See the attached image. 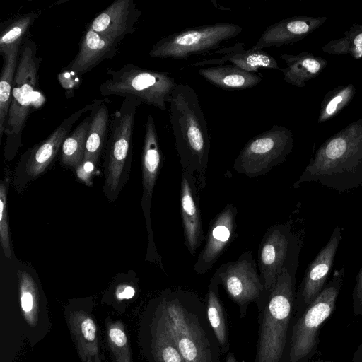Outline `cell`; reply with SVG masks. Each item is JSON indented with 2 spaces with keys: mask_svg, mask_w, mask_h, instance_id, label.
<instances>
[{
  "mask_svg": "<svg viewBox=\"0 0 362 362\" xmlns=\"http://www.w3.org/2000/svg\"><path fill=\"white\" fill-rule=\"evenodd\" d=\"M156 311L185 362H220V344L199 296L181 288L166 290Z\"/></svg>",
  "mask_w": 362,
  "mask_h": 362,
  "instance_id": "1",
  "label": "cell"
},
{
  "mask_svg": "<svg viewBox=\"0 0 362 362\" xmlns=\"http://www.w3.org/2000/svg\"><path fill=\"white\" fill-rule=\"evenodd\" d=\"M170 122L182 173L194 177L199 191L206 185L211 137L195 90L178 83L170 99Z\"/></svg>",
  "mask_w": 362,
  "mask_h": 362,
  "instance_id": "2",
  "label": "cell"
},
{
  "mask_svg": "<svg viewBox=\"0 0 362 362\" xmlns=\"http://www.w3.org/2000/svg\"><path fill=\"white\" fill-rule=\"evenodd\" d=\"M310 182L340 193L362 186V124H351L321 145L293 187Z\"/></svg>",
  "mask_w": 362,
  "mask_h": 362,
  "instance_id": "3",
  "label": "cell"
},
{
  "mask_svg": "<svg viewBox=\"0 0 362 362\" xmlns=\"http://www.w3.org/2000/svg\"><path fill=\"white\" fill-rule=\"evenodd\" d=\"M42 57L37 55L35 42L29 38L23 41L14 77L11 102L4 127L5 157L13 158L22 145V134L32 110L45 101L38 89L39 70Z\"/></svg>",
  "mask_w": 362,
  "mask_h": 362,
  "instance_id": "4",
  "label": "cell"
},
{
  "mask_svg": "<svg viewBox=\"0 0 362 362\" xmlns=\"http://www.w3.org/2000/svg\"><path fill=\"white\" fill-rule=\"evenodd\" d=\"M296 298V276L284 271L259 306L262 310L255 362H281Z\"/></svg>",
  "mask_w": 362,
  "mask_h": 362,
  "instance_id": "5",
  "label": "cell"
},
{
  "mask_svg": "<svg viewBox=\"0 0 362 362\" xmlns=\"http://www.w3.org/2000/svg\"><path fill=\"white\" fill-rule=\"evenodd\" d=\"M110 78L99 86L102 96L132 97L141 104L166 110L167 103L178 83L168 72L127 64L119 70L107 69Z\"/></svg>",
  "mask_w": 362,
  "mask_h": 362,
  "instance_id": "6",
  "label": "cell"
},
{
  "mask_svg": "<svg viewBox=\"0 0 362 362\" xmlns=\"http://www.w3.org/2000/svg\"><path fill=\"white\" fill-rule=\"evenodd\" d=\"M301 248L302 240L291 223H277L267 229L257 252V266L264 288L258 306L269 295L284 271L296 275Z\"/></svg>",
  "mask_w": 362,
  "mask_h": 362,
  "instance_id": "7",
  "label": "cell"
},
{
  "mask_svg": "<svg viewBox=\"0 0 362 362\" xmlns=\"http://www.w3.org/2000/svg\"><path fill=\"white\" fill-rule=\"evenodd\" d=\"M141 105L134 98H124L120 107L110 117L104 163V189L107 195L119 189L131 163L135 117Z\"/></svg>",
  "mask_w": 362,
  "mask_h": 362,
  "instance_id": "8",
  "label": "cell"
},
{
  "mask_svg": "<svg viewBox=\"0 0 362 362\" xmlns=\"http://www.w3.org/2000/svg\"><path fill=\"white\" fill-rule=\"evenodd\" d=\"M243 28L231 23H216L187 28L160 38L149 52L153 58L185 59L218 49L221 43L238 36Z\"/></svg>",
  "mask_w": 362,
  "mask_h": 362,
  "instance_id": "9",
  "label": "cell"
},
{
  "mask_svg": "<svg viewBox=\"0 0 362 362\" xmlns=\"http://www.w3.org/2000/svg\"><path fill=\"white\" fill-rule=\"evenodd\" d=\"M345 276L344 268L334 271L333 276L319 296L308 306L292 329L290 362H298L317 346L321 325L333 312Z\"/></svg>",
  "mask_w": 362,
  "mask_h": 362,
  "instance_id": "10",
  "label": "cell"
},
{
  "mask_svg": "<svg viewBox=\"0 0 362 362\" xmlns=\"http://www.w3.org/2000/svg\"><path fill=\"white\" fill-rule=\"evenodd\" d=\"M293 145L291 132L285 127L273 125L245 144L234 160L233 168L250 178L266 175L286 161Z\"/></svg>",
  "mask_w": 362,
  "mask_h": 362,
  "instance_id": "11",
  "label": "cell"
},
{
  "mask_svg": "<svg viewBox=\"0 0 362 362\" xmlns=\"http://www.w3.org/2000/svg\"><path fill=\"white\" fill-rule=\"evenodd\" d=\"M211 278L223 286L228 298L238 306L241 318L250 303L258 304L263 297L264 285L249 250L241 253L236 260L222 264Z\"/></svg>",
  "mask_w": 362,
  "mask_h": 362,
  "instance_id": "12",
  "label": "cell"
},
{
  "mask_svg": "<svg viewBox=\"0 0 362 362\" xmlns=\"http://www.w3.org/2000/svg\"><path fill=\"white\" fill-rule=\"evenodd\" d=\"M144 138L141 154V172L143 196L141 206L144 211L148 237L147 258L162 263L161 257L158 254L153 240V233L151 222V205L153 189L163 161V156L160 148L158 136L155 121L151 115H148L144 124Z\"/></svg>",
  "mask_w": 362,
  "mask_h": 362,
  "instance_id": "13",
  "label": "cell"
},
{
  "mask_svg": "<svg viewBox=\"0 0 362 362\" xmlns=\"http://www.w3.org/2000/svg\"><path fill=\"white\" fill-rule=\"evenodd\" d=\"M238 209L228 204L211 219L204 248L194 265L197 274L209 272L236 237Z\"/></svg>",
  "mask_w": 362,
  "mask_h": 362,
  "instance_id": "14",
  "label": "cell"
},
{
  "mask_svg": "<svg viewBox=\"0 0 362 362\" xmlns=\"http://www.w3.org/2000/svg\"><path fill=\"white\" fill-rule=\"evenodd\" d=\"M95 100L72 113L64 119L54 131L45 140L29 148L22 157V163L25 173L30 177H37L42 173L50 165L64 139L71 131L74 124L83 114L93 109L97 103Z\"/></svg>",
  "mask_w": 362,
  "mask_h": 362,
  "instance_id": "15",
  "label": "cell"
},
{
  "mask_svg": "<svg viewBox=\"0 0 362 362\" xmlns=\"http://www.w3.org/2000/svg\"><path fill=\"white\" fill-rule=\"evenodd\" d=\"M341 238V228L337 226L327 244L308 265L296 292V300L303 305L308 307L325 286Z\"/></svg>",
  "mask_w": 362,
  "mask_h": 362,
  "instance_id": "16",
  "label": "cell"
},
{
  "mask_svg": "<svg viewBox=\"0 0 362 362\" xmlns=\"http://www.w3.org/2000/svg\"><path fill=\"white\" fill-rule=\"evenodd\" d=\"M141 15L133 0H116L98 14L88 28L111 40L121 42L136 30Z\"/></svg>",
  "mask_w": 362,
  "mask_h": 362,
  "instance_id": "17",
  "label": "cell"
},
{
  "mask_svg": "<svg viewBox=\"0 0 362 362\" xmlns=\"http://www.w3.org/2000/svg\"><path fill=\"white\" fill-rule=\"evenodd\" d=\"M180 209L185 245L194 255L205 240L199 190L194 177L182 173L180 190Z\"/></svg>",
  "mask_w": 362,
  "mask_h": 362,
  "instance_id": "18",
  "label": "cell"
},
{
  "mask_svg": "<svg viewBox=\"0 0 362 362\" xmlns=\"http://www.w3.org/2000/svg\"><path fill=\"white\" fill-rule=\"evenodd\" d=\"M119 45L88 28L81 37L77 54L65 69L81 78L105 59L113 58L118 52Z\"/></svg>",
  "mask_w": 362,
  "mask_h": 362,
  "instance_id": "19",
  "label": "cell"
},
{
  "mask_svg": "<svg viewBox=\"0 0 362 362\" xmlns=\"http://www.w3.org/2000/svg\"><path fill=\"white\" fill-rule=\"evenodd\" d=\"M326 18L293 16L284 18L267 27L257 42L251 48L263 49L293 44L303 39L318 28Z\"/></svg>",
  "mask_w": 362,
  "mask_h": 362,
  "instance_id": "20",
  "label": "cell"
},
{
  "mask_svg": "<svg viewBox=\"0 0 362 362\" xmlns=\"http://www.w3.org/2000/svg\"><path fill=\"white\" fill-rule=\"evenodd\" d=\"M218 57L203 59L191 64L190 67L223 65L226 62L247 71L257 73L259 69L280 70L276 59L263 49H245L243 43L221 47L216 52Z\"/></svg>",
  "mask_w": 362,
  "mask_h": 362,
  "instance_id": "21",
  "label": "cell"
},
{
  "mask_svg": "<svg viewBox=\"0 0 362 362\" xmlns=\"http://www.w3.org/2000/svg\"><path fill=\"white\" fill-rule=\"evenodd\" d=\"M198 74L212 85L224 90H245L257 86L262 76L225 64L200 68Z\"/></svg>",
  "mask_w": 362,
  "mask_h": 362,
  "instance_id": "22",
  "label": "cell"
},
{
  "mask_svg": "<svg viewBox=\"0 0 362 362\" xmlns=\"http://www.w3.org/2000/svg\"><path fill=\"white\" fill-rule=\"evenodd\" d=\"M68 325L82 362L100 356L97 326L88 313L83 310L70 313Z\"/></svg>",
  "mask_w": 362,
  "mask_h": 362,
  "instance_id": "23",
  "label": "cell"
},
{
  "mask_svg": "<svg viewBox=\"0 0 362 362\" xmlns=\"http://www.w3.org/2000/svg\"><path fill=\"white\" fill-rule=\"evenodd\" d=\"M281 58L287 65L279 70L284 74V80L297 87H304L305 82L319 75L327 64L325 59L308 52L298 55L284 54Z\"/></svg>",
  "mask_w": 362,
  "mask_h": 362,
  "instance_id": "24",
  "label": "cell"
},
{
  "mask_svg": "<svg viewBox=\"0 0 362 362\" xmlns=\"http://www.w3.org/2000/svg\"><path fill=\"white\" fill-rule=\"evenodd\" d=\"M90 112V126L83 158L98 159L107 139L110 120L109 108L103 100H98Z\"/></svg>",
  "mask_w": 362,
  "mask_h": 362,
  "instance_id": "25",
  "label": "cell"
},
{
  "mask_svg": "<svg viewBox=\"0 0 362 362\" xmlns=\"http://www.w3.org/2000/svg\"><path fill=\"white\" fill-rule=\"evenodd\" d=\"M17 45L2 54L3 66L0 78V137L4 133V127L8 114L14 77L17 69L20 48Z\"/></svg>",
  "mask_w": 362,
  "mask_h": 362,
  "instance_id": "26",
  "label": "cell"
},
{
  "mask_svg": "<svg viewBox=\"0 0 362 362\" xmlns=\"http://www.w3.org/2000/svg\"><path fill=\"white\" fill-rule=\"evenodd\" d=\"M151 351L154 362H185L156 310L151 325Z\"/></svg>",
  "mask_w": 362,
  "mask_h": 362,
  "instance_id": "27",
  "label": "cell"
},
{
  "mask_svg": "<svg viewBox=\"0 0 362 362\" xmlns=\"http://www.w3.org/2000/svg\"><path fill=\"white\" fill-rule=\"evenodd\" d=\"M218 286L211 278L208 286L205 305L208 320L223 354L229 352V346L225 313L219 298Z\"/></svg>",
  "mask_w": 362,
  "mask_h": 362,
  "instance_id": "28",
  "label": "cell"
},
{
  "mask_svg": "<svg viewBox=\"0 0 362 362\" xmlns=\"http://www.w3.org/2000/svg\"><path fill=\"white\" fill-rule=\"evenodd\" d=\"M90 120V115L86 117L64 139L61 148L62 164L76 168L83 161Z\"/></svg>",
  "mask_w": 362,
  "mask_h": 362,
  "instance_id": "29",
  "label": "cell"
},
{
  "mask_svg": "<svg viewBox=\"0 0 362 362\" xmlns=\"http://www.w3.org/2000/svg\"><path fill=\"white\" fill-rule=\"evenodd\" d=\"M39 15V12L33 11L18 16L6 24L0 34L1 55L13 47L21 45L25 34Z\"/></svg>",
  "mask_w": 362,
  "mask_h": 362,
  "instance_id": "30",
  "label": "cell"
},
{
  "mask_svg": "<svg viewBox=\"0 0 362 362\" xmlns=\"http://www.w3.org/2000/svg\"><path fill=\"white\" fill-rule=\"evenodd\" d=\"M18 279L21 310L27 322L34 327L38 317L37 288L33 278L25 272H19Z\"/></svg>",
  "mask_w": 362,
  "mask_h": 362,
  "instance_id": "31",
  "label": "cell"
},
{
  "mask_svg": "<svg viewBox=\"0 0 362 362\" xmlns=\"http://www.w3.org/2000/svg\"><path fill=\"white\" fill-rule=\"evenodd\" d=\"M106 337L113 362H132L129 340L120 321L107 322Z\"/></svg>",
  "mask_w": 362,
  "mask_h": 362,
  "instance_id": "32",
  "label": "cell"
},
{
  "mask_svg": "<svg viewBox=\"0 0 362 362\" xmlns=\"http://www.w3.org/2000/svg\"><path fill=\"white\" fill-rule=\"evenodd\" d=\"M323 49L326 52L351 53L355 58L362 57V26L355 25L346 33L344 37L330 42Z\"/></svg>",
  "mask_w": 362,
  "mask_h": 362,
  "instance_id": "33",
  "label": "cell"
},
{
  "mask_svg": "<svg viewBox=\"0 0 362 362\" xmlns=\"http://www.w3.org/2000/svg\"><path fill=\"white\" fill-rule=\"evenodd\" d=\"M354 90L352 86L339 88L327 95L322 103L319 117V122H324L339 112L353 96Z\"/></svg>",
  "mask_w": 362,
  "mask_h": 362,
  "instance_id": "34",
  "label": "cell"
},
{
  "mask_svg": "<svg viewBox=\"0 0 362 362\" xmlns=\"http://www.w3.org/2000/svg\"><path fill=\"white\" fill-rule=\"evenodd\" d=\"M8 180L1 182L0 185V240L5 256L11 257L7 213Z\"/></svg>",
  "mask_w": 362,
  "mask_h": 362,
  "instance_id": "35",
  "label": "cell"
},
{
  "mask_svg": "<svg viewBox=\"0 0 362 362\" xmlns=\"http://www.w3.org/2000/svg\"><path fill=\"white\" fill-rule=\"evenodd\" d=\"M98 159L94 158H83L76 168V175L79 180L87 185H92L93 175L96 173Z\"/></svg>",
  "mask_w": 362,
  "mask_h": 362,
  "instance_id": "36",
  "label": "cell"
},
{
  "mask_svg": "<svg viewBox=\"0 0 362 362\" xmlns=\"http://www.w3.org/2000/svg\"><path fill=\"white\" fill-rule=\"evenodd\" d=\"M354 314H362V268L356 277V284L352 293Z\"/></svg>",
  "mask_w": 362,
  "mask_h": 362,
  "instance_id": "37",
  "label": "cell"
},
{
  "mask_svg": "<svg viewBox=\"0 0 362 362\" xmlns=\"http://www.w3.org/2000/svg\"><path fill=\"white\" fill-rule=\"evenodd\" d=\"M58 78L62 86L64 88L66 91H68V90L69 91H72L71 90L76 88L75 85L76 87L79 85V80L81 79V78L74 76L66 69L58 75Z\"/></svg>",
  "mask_w": 362,
  "mask_h": 362,
  "instance_id": "38",
  "label": "cell"
},
{
  "mask_svg": "<svg viewBox=\"0 0 362 362\" xmlns=\"http://www.w3.org/2000/svg\"><path fill=\"white\" fill-rule=\"evenodd\" d=\"M135 294V288L127 284H122L117 286L115 295L117 299H130Z\"/></svg>",
  "mask_w": 362,
  "mask_h": 362,
  "instance_id": "39",
  "label": "cell"
},
{
  "mask_svg": "<svg viewBox=\"0 0 362 362\" xmlns=\"http://www.w3.org/2000/svg\"><path fill=\"white\" fill-rule=\"evenodd\" d=\"M353 362H362V343L354 354Z\"/></svg>",
  "mask_w": 362,
  "mask_h": 362,
  "instance_id": "40",
  "label": "cell"
},
{
  "mask_svg": "<svg viewBox=\"0 0 362 362\" xmlns=\"http://www.w3.org/2000/svg\"><path fill=\"white\" fill-rule=\"evenodd\" d=\"M226 362H237L235 354L233 352H228Z\"/></svg>",
  "mask_w": 362,
  "mask_h": 362,
  "instance_id": "41",
  "label": "cell"
},
{
  "mask_svg": "<svg viewBox=\"0 0 362 362\" xmlns=\"http://www.w3.org/2000/svg\"><path fill=\"white\" fill-rule=\"evenodd\" d=\"M84 362H101L100 356H97L94 358H88Z\"/></svg>",
  "mask_w": 362,
  "mask_h": 362,
  "instance_id": "42",
  "label": "cell"
}]
</instances>
